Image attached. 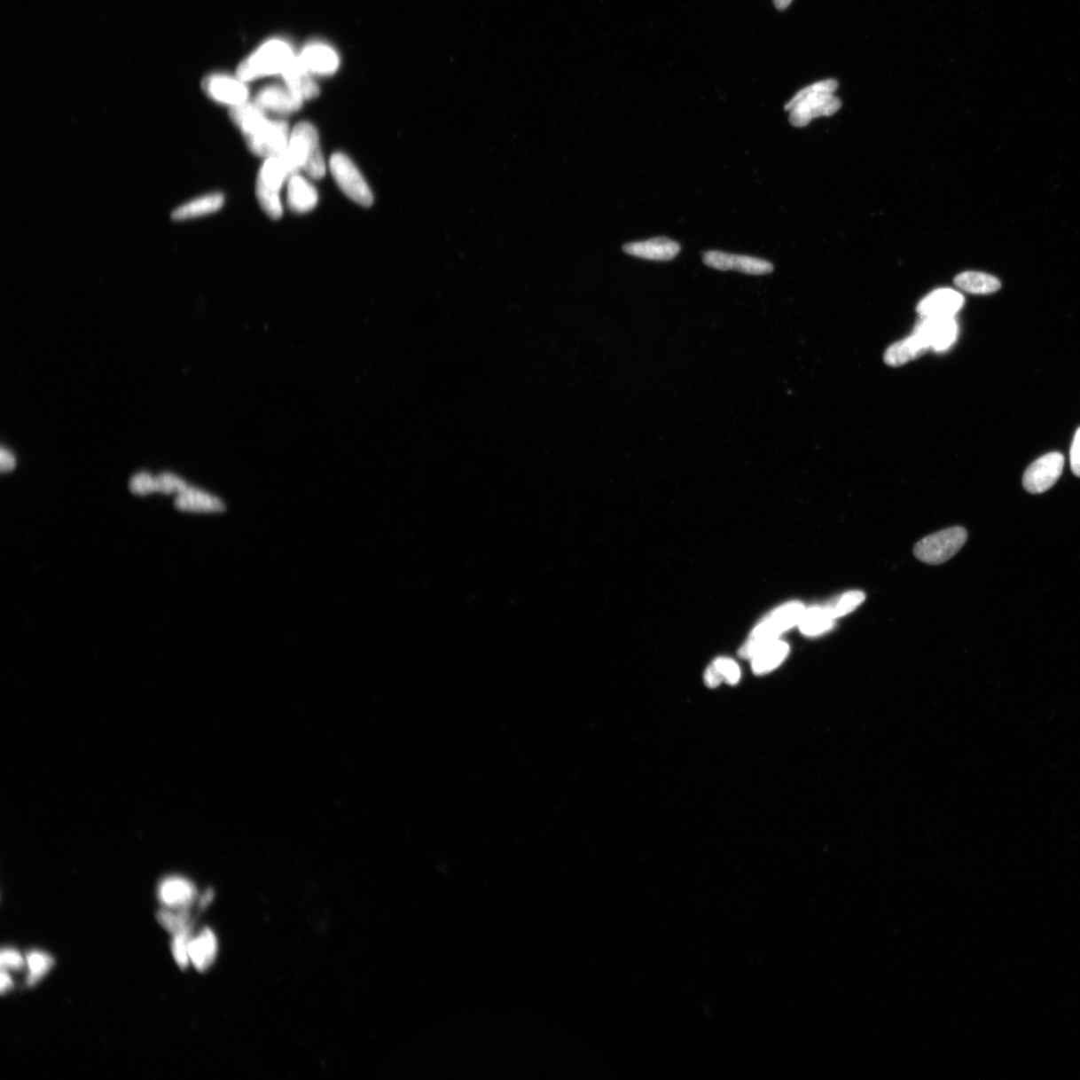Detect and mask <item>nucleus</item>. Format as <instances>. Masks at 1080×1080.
I'll return each instance as SVG.
<instances>
[{
    "label": "nucleus",
    "mask_w": 1080,
    "mask_h": 1080,
    "mask_svg": "<svg viewBox=\"0 0 1080 1080\" xmlns=\"http://www.w3.org/2000/svg\"><path fill=\"white\" fill-rule=\"evenodd\" d=\"M702 261L711 269L722 271L735 270L750 276L769 275L773 270V265L762 258L726 254L717 250L704 253Z\"/></svg>",
    "instance_id": "nucleus-10"
},
{
    "label": "nucleus",
    "mask_w": 1080,
    "mask_h": 1080,
    "mask_svg": "<svg viewBox=\"0 0 1080 1080\" xmlns=\"http://www.w3.org/2000/svg\"><path fill=\"white\" fill-rule=\"evenodd\" d=\"M772 2L779 11H786L793 0H772Z\"/></svg>",
    "instance_id": "nucleus-39"
},
{
    "label": "nucleus",
    "mask_w": 1080,
    "mask_h": 1080,
    "mask_svg": "<svg viewBox=\"0 0 1080 1080\" xmlns=\"http://www.w3.org/2000/svg\"><path fill=\"white\" fill-rule=\"evenodd\" d=\"M25 959L22 958L18 951L6 949L3 950L2 954H0V966H2V969L20 970L25 967Z\"/></svg>",
    "instance_id": "nucleus-34"
},
{
    "label": "nucleus",
    "mask_w": 1080,
    "mask_h": 1080,
    "mask_svg": "<svg viewBox=\"0 0 1080 1080\" xmlns=\"http://www.w3.org/2000/svg\"><path fill=\"white\" fill-rule=\"evenodd\" d=\"M254 103L265 113L288 115L299 112L303 101L286 86L270 85L258 91Z\"/></svg>",
    "instance_id": "nucleus-14"
},
{
    "label": "nucleus",
    "mask_w": 1080,
    "mask_h": 1080,
    "mask_svg": "<svg viewBox=\"0 0 1080 1080\" xmlns=\"http://www.w3.org/2000/svg\"><path fill=\"white\" fill-rule=\"evenodd\" d=\"M155 481L156 491L164 493V495H170V493L174 492H177L178 495V493L190 488L182 479L170 473H163L155 477Z\"/></svg>",
    "instance_id": "nucleus-32"
},
{
    "label": "nucleus",
    "mask_w": 1080,
    "mask_h": 1080,
    "mask_svg": "<svg viewBox=\"0 0 1080 1080\" xmlns=\"http://www.w3.org/2000/svg\"><path fill=\"white\" fill-rule=\"evenodd\" d=\"M231 119L240 129L249 151L262 158L278 156L286 151L291 130L286 121L271 120L255 103L231 109Z\"/></svg>",
    "instance_id": "nucleus-1"
},
{
    "label": "nucleus",
    "mask_w": 1080,
    "mask_h": 1080,
    "mask_svg": "<svg viewBox=\"0 0 1080 1080\" xmlns=\"http://www.w3.org/2000/svg\"><path fill=\"white\" fill-rule=\"evenodd\" d=\"M914 333L921 336L931 349H949L958 338L959 327L954 317H921Z\"/></svg>",
    "instance_id": "nucleus-11"
},
{
    "label": "nucleus",
    "mask_w": 1080,
    "mask_h": 1080,
    "mask_svg": "<svg viewBox=\"0 0 1080 1080\" xmlns=\"http://www.w3.org/2000/svg\"><path fill=\"white\" fill-rule=\"evenodd\" d=\"M27 964L28 967L27 985L34 986L43 976L48 974L54 965L53 959L48 953L42 951H31L27 954Z\"/></svg>",
    "instance_id": "nucleus-28"
},
{
    "label": "nucleus",
    "mask_w": 1080,
    "mask_h": 1080,
    "mask_svg": "<svg viewBox=\"0 0 1080 1080\" xmlns=\"http://www.w3.org/2000/svg\"><path fill=\"white\" fill-rule=\"evenodd\" d=\"M293 172L303 170L312 179L323 178L326 162L320 148L318 132L308 121L297 123L291 132L285 153L281 154Z\"/></svg>",
    "instance_id": "nucleus-3"
},
{
    "label": "nucleus",
    "mask_w": 1080,
    "mask_h": 1080,
    "mask_svg": "<svg viewBox=\"0 0 1080 1080\" xmlns=\"http://www.w3.org/2000/svg\"><path fill=\"white\" fill-rule=\"evenodd\" d=\"M328 166H330L336 184L340 186L344 194L359 206L364 207L372 206L374 199L371 187L355 162L347 154L333 153Z\"/></svg>",
    "instance_id": "nucleus-7"
},
{
    "label": "nucleus",
    "mask_w": 1080,
    "mask_h": 1080,
    "mask_svg": "<svg viewBox=\"0 0 1080 1080\" xmlns=\"http://www.w3.org/2000/svg\"><path fill=\"white\" fill-rule=\"evenodd\" d=\"M156 920L172 935L192 929L191 915L186 910H178L177 912L170 909L161 910L156 914Z\"/></svg>",
    "instance_id": "nucleus-27"
},
{
    "label": "nucleus",
    "mask_w": 1080,
    "mask_h": 1080,
    "mask_svg": "<svg viewBox=\"0 0 1080 1080\" xmlns=\"http://www.w3.org/2000/svg\"><path fill=\"white\" fill-rule=\"evenodd\" d=\"M202 90L207 96L218 104L229 106L231 108L247 103L249 91L244 81L239 77L228 74H215L208 75L202 82Z\"/></svg>",
    "instance_id": "nucleus-9"
},
{
    "label": "nucleus",
    "mask_w": 1080,
    "mask_h": 1080,
    "mask_svg": "<svg viewBox=\"0 0 1080 1080\" xmlns=\"http://www.w3.org/2000/svg\"><path fill=\"white\" fill-rule=\"evenodd\" d=\"M930 349L928 344L917 333L910 338L892 344L884 354V363L892 367H898L912 360L920 358Z\"/></svg>",
    "instance_id": "nucleus-21"
},
{
    "label": "nucleus",
    "mask_w": 1080,
    "mask_h": 1080,
    "mask_svg": "<svg viewBox=\"0 0 1080 1080\" xmlns=\"http://www.w3.org/2000/svg\"><path fill=\"white\" fill-rule=\"evenodd\" d=\"M192 930L187 929L182 931L172 939L171 951L177 966L182 969H186L191 964L189 948L192 941Z\"/></svg>",
    "instance_id": "nucleus-30"
},
{
    "label": "nucleus",
    "mask_w": 1080,
    "mask_h": 1080,
    "mask_svg": "<svg viewBox=\"0 0 1080 1080\" xmlns=\"http://www.w3.org/2000/svg\"><path fill=\"white\" fill-rule=\"evenodd\" d=\"M834 622L835 618L826 606L805 607L798 628L806 637H818L831 630Z\"/></svg>",
    "instance_id": "nucleus-24"
},
{
    "label": "nucleus",
    "mask_w": 1080,
    "mask_h": 1080,
    "mask_svg": "<svg viewBox=\"0 0 1080 1080\" xmlns=\"http://www.w3.org/2000/svg\"><path fill=\"white\" fill-rule=\"evenodd\" d=\"M175 505L178 511L187 513H221L226 510L222 498L193 488L178 493Z\"/></svg>",
    "instance_id": "nucleus-18"
},
{
    "label": "nucleus",
    "mask_w": 1080,
    "mask_h": 1080,
    "mask_svg": "<svg viewBox=\"0 0 1080 1080\" xmlns=\"http://www.w3.org/2000/svg\"><path fill=\"white\" fill-rule=\"evenodd\" d=\"M967 540V532L964 528H946L921 539L914 546V554L927 565H942L953 558Z\"/></svg>",
    "instance_id": "nucleus-6"
},
{
    "label": "nucleus",
    "mask_w": 1080,
    "mask_h": 1080,
    "mask_svg": "<svg viewBox=\"0 0 1080 1080\" xmlns=\"http://www.w3.org/2000/svg\"><path fill=\"white\" fill-rule=\"evenodd\" d=\"M954 285L968 293L991 294L999 291L1001 284L996 277L988 273L966 271L954 278Z\"/></svg>",
    "instance_id": "nucleus-26"
},
{
    "label": "nucleus",
    "mask_w": 1080,
    "mask_h": 1080,
    "mask_svg": "<svg viewBox=\"0 0 1080 1080\" xmlns=\"http://www.w3.org/2000/svg\"><path fill=\"white\" fill-rule=\"evenodd\" d=\"M0 464H2L3 473L12 471L15 466V459L10 451L4 449L2 450V453H0Z\"/></svg>",
    "instance_id": "nucleus-36"
},
{
    "label": "nucleus",
    "mask_w": 1080,
    "mask_h": 1080,
    "mask_svg": "<svg viewBox=\"0 0 1080 1080\" xmlns=\"http://www.w3.org/2000/svg\"><path fill=\"white\" fill-rule=\"evenodd\" d=\"M1064 466V458L1060 452L1048 453L1035 461L1023 475V487L1033 495L1043 493L1059 481Z\"/></svg>",
    "instance_id": "nucleus-8"
},
{
    "label": "nucleus",
    "mask_w": 1080,
    "mask_h": 1080,
    "mask_svg": "<svg viewBox=\"0 0 1080 1080\" xmlns=\"http://www.w3.org/2000/svg\"><path fill=\"white\" fill-rule=\"evenodd\" d=\"M217 938L213 930L203 929L201 933L192 938L189 948L190 959L194 968L199 972H206L213 966L217 956Z\"/></svg>",
    "instance_id": "nucleus-22"
},
{
    "label": "nucleus",
    "mask_w": 1080,
    "mask_h": 1080,
    "mask_svg": "<svg viewBox=\"0 0 1080 1080\" xmlns=\"http://www.w3.org/2000/svg\"><path fill=\"white\" fill-rule=\"evenodd\" d=\"M299 59L311 75H330L340 67L339 54L331 46L322 43H312L305 46Z\"/></svg>",
    "instance_id": "nucleus-15"
},
{
    "label": "nucleus",
    "mask_w": 1080,
    "mask_h": 1080,
    "mask_svg": "<svg viewBox=\"0 0 1080 1080\" xmlns=\"http://www.w3.org/2000/svg\"><path fill=\"white\" fill-rule=\"evenodd\" d=\"M158 896L167 909L187 910L198 898V889L189 880L170 876L160 882Z\"/></svg>",
    "instance_id": "nucleus-13"
},
{
    "label": "nucleus",
    "mask_w": 1080,
    "mask_h": 1080,
    "mask_svg": "<svg viewBox=\"0 0 1080 1080\" xmlns=\"http://www.w3.org/2000/svg\"><path fill=\"white\" fill-rule=\"evenodd\" d=\"M285 84L301 100H309L318 96L319 88L311 74L303 67L296 57L283 74Z\"/></svg>",
    "instance_id": "nucleus-20"
},
{
    "label": "nucleus",
    "mask_w": 1080,
    "mask_h": 1080,
    "mask_svg": "<svg viewBox=\"0 0 1080 1080\" xmlns=\"http://www.w3.org/2000/svg\"><path fill=\"white\" fill-rule=\"evenodd\" d=\"M839 83L834 80L821 81L802 89L788 101L789 122L795 128H804L820 116H832L840 111L841 101L834 96Z\"/></svg>",
    "instance_id": "nucleus-2"
},
{
    "label": "nucleus",
    "mask_w": 1080,
    "mask_h": 1080,
    "mask_svg": "<svg viewBox=\"0 0 1080 1080\" xmlns=\"http://www.w3.org/2000/svg\"><path fill=\"white\" fill-rule=\"evenodd\" d=\"M710 667L716 671L722 684L725 683L730 685L739 684L741 671L739 664L733 660L727 659V657H719V659L711 663Z\"/></svg>",
    "instance_id": "nucleus-31"
},
{
    "label": "nucleus",
    "mask_w": 1080,
    "mask_h": 1080,
    "mask_svg": "<svg viewBox=\"0 0 1080 1080\" xmlns=\"http://www.w3.org/2000/svg\"><path fill=\"white\" fill-rule=\"evenodd\" d=\"M805 607L798 601L787 602L773 610L750 632L740 649L742 659L750 660L762 647L778 640L782 633L798 625Z\"/></svg>",
    "instance_id": "nucleus-4"
},
{
    "label": "nucleus",
    "mask_w": 1080,
    "mask_h": 1080,
    "mask_svg": "<svg viewBox=\"0 0 1080 1080\" xmlns=\"http://www.w3.org/2000/svg\"><path fill=\"white\" fill-rule=\"evenodd\" d=\"M129 489L137 496H147L156 491V481L150 473H140L132 477Z\"/></svg>",
    "instance_id": "nucleus-33"
},
{
    "label": "nucleus",
    "mask_w": 1080,
    "mask_h": 1080,
    "mask_svg": "<svg viewBox=\"0 0 1080 1080\" xmlns=\"http://www.w3.org/2000/svg\"><path fill=\"white\" fill-rule=\"evenodd\" d=\"M789 653V646L779 639L764 646L751 657V669L755 675L762 676L779 667Z\"/></svg>",
    "instance_id": "nucleus-23"
},
{
    "label": "nucleus",
    "mask_w": 1080,
    "mask_h": 1080,
    "mask_svg": "<svg viewBox=\"0 0 1080 1080\" xmlns=\"http://www.w3.org/2000/svg\"><path fill=\"white\" fill-rule=\"evenodd\" d=\"M293 174L294 172L288 166L283 155L265 159L258 172L256 189L280 193L284 184L287 183L289 176Z\"/></svg>",
    "instance_id": "nucleus-19"
},
{
    "label": "nucleus",
    "mask_w": 1080,
    "mask_h": 1080,
    "mask_svg": "<svg viewBox=\"0 0 1080 1080\" xmlns=\"http://www.w3.org/2000/svg\"><path fill=\"white\" fill-rule=\"evenodd\" d=\"M214 898H215L214 890L213 889L207 890L205 892V894L202 895V896L200 900V906L201 907V909H206V907H207L210 904V903L213 902Z\"/></svg>",
    "instance_id": "nucleus-38"
},
{
    "label": "nucleus",
    "mask_w": 1080,
    "mask_h": 1080,
    "mask_svg": "<svg viewBox=\"0 0 1080 1080\" xmlns=\"http://www.w3.org/2000/svg\"><path fill=\"white\" fill-rule=\"evenodd\" d=\"M295 58L287 43L275 39L264 43L252 56L241 62L238 77L247 82L263 76L283 75Z\"/></svg>",
    "instance_id": "nucleus-5"
},
{
    "label": "nucleus",
    "mask_w": 1080,
    "mask_h": 1080,
    "mask_svg": "<svg viewBox=\"0 0 1080 1080\" xmlns=\"http://www.w3.org/2000/svg\"><path fill=\"white\" fill-rule=\"evenodd\" d=\"M224 203V197L222 193H211L205 197L193 200L185 205L177 207L171 214L172 219L175 221H185V219L199 217L215 213L221 209Z\"/></svg>",
    "instance_id": "nucleus-25"
},
{
    "label": "nucleus",
    "mask_w": 1080,
    "mask_h": 1080,
    "mask_svg": "<svg viewBox=\"0 0 1080 1080\" xmlns=\"http://www.w3.org/2000/svg\"><path fill=\"white\" fill-rule=\"evenodd\" d=\"M1070 464L1072 473L1080 477V427L1077 429L1071 445Z\"/></svg>",
    "instance_id": "nucleus-35"
},
{
    "label": "nucleus",
    "mask_w": 1080,
    "mask_h": 1080,
    "mask_svg": "<svg viewBox=\"0 0 1080 1080\" xmlns=\"http://www.w3.org/2000/svg\"><path fill=\"white\" fill-rule=\"evenodd\" d=\"M286 200L289 208L296 214H307L318 202V192L309 178L294 172L287 180Z\"/></svg>",
    "instance_id": "nucleus-17"
},
{
    "label": "nucleus",
    "mask_w": 1080,
    "mask_h": 1080,
    "mask_svg": "<svg viewBox=\"0 0 1080 1080\" xmlns=\"http://www.w3.org/2000/svg\"><path fill=\"white\" fill-rule=\"evenodd\" d=\"M964 304V295L951 288H941L920 302L918 312L921 317H954Z\"/></svg>",
    "instance_id": "nucleus-12"
},
{
    "label": "nucleus",
    "mask_w": 1080,
    "mask_h": 1080,
    "mask_svg": "<svg viewBox=\"0 0 1080 1080\" xmlns=\"http://www.w3.org/2000/svg\"><path fill=\"white\" fill-rule=\"evenodd\" d=\"M13 981L12 980L9 972H7L5 969H2V975H0V990H2L3 995H4L5 992L10 991L13 988Z\"/></svg>",
    "instance_id": "nucleus-37"
},
{
    "label": "nucleus",
    "mask_w": 1080,
    "mask_h": 1080,
    "mask_svg": "<svg viewBox=\"0 0 1080 1080\" xmlns=\"http://www.w3.org/2000/svg\"><path fill=\"white\" fill-rule=\"evenodd\" d=\"M623 252L643 260L669 262L680 253L677 241L668 238H655L646 241L630 242L623 246Z\"/></svg>",
    "instance_id": "nucleus-16"
},
{
    "label": "nucleus",
    "mask_w": 1080,
    "mask_h": 1080,
    "mask_svg": "<svg viewBox=\"0 0 1080 1080\" xmlns=\"http://www.w3.org/2000/svg\"><path fill=\"white\" fill-rule=\"evenodd\" d=\"M865 599V594L863 591H851L843 593L841 597L826 607L836 620V618L851 614L853 610L864 604Z\"/></svg>",
    "instance_id": "nucleus-29"
}]
</instances>
